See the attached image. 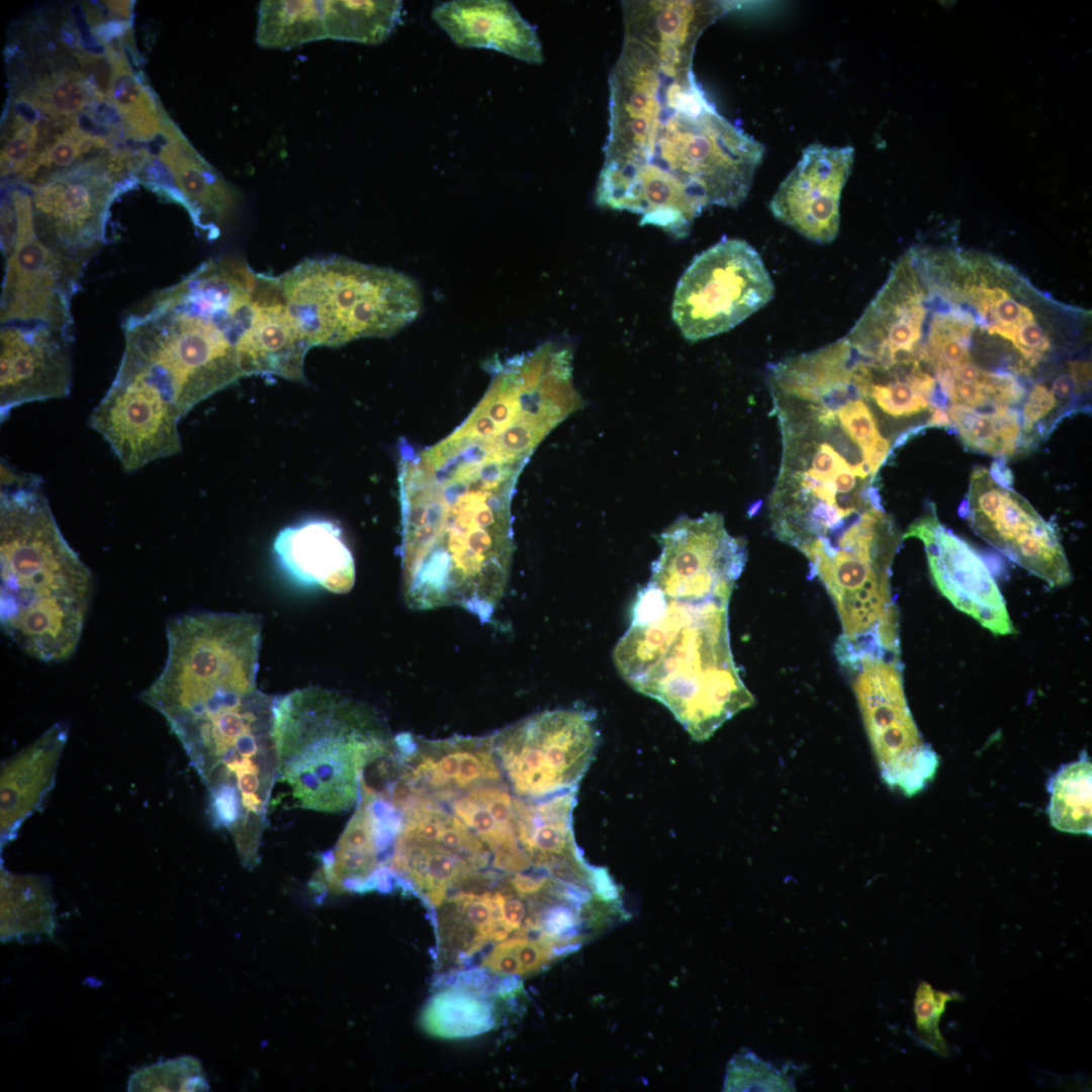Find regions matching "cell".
I'll use <instances>...</instances> for the list:
<instances>
[{"mask_svg": "<svg viewBox=\"0 0 1092 1092\" xmlns=\"http://www.w3.org/2000/svg\"><path fill=\"white\" fill-rule=\"evenodd\" d=\"M967 504L972 529L1009 559L1052 587L1071 581L1055 528L1021 495L995 483L986 468L974 469Z\"/></svg>", "mask_w": 1092, "mask_h": 1092, "instance_id": "cell-15", "label": "cell"}, {"mask_svg": "<svg viewBox=\"0 0 1092 1092\" xmlns=\"http://www.w3.org/2000/svg\"><path fill=\"white\" fill-rule=\"evenodd\" d=\"M255 323L242 354L247 376H278L304 382L310 349L287 307L277 276L265 275Z\"/></svg>", "mask_w": 1092, "mask_h": 1092, "instance_id": "cell-24", "label": "cell"}, {"mask_svg": "<svg viewBox=\"0 0 1092 1092\" xmlns=\"http://www.w3.org/2000/svg\"><path fill=\"white\" fill-rule=\"evenodd\" d=\"M129 161L125 153H104L26 186L40 241L62 257L87 263L105 242L113 200L138 182Z\"/></svg>", "mask_w": 1092, "mask_h": 1092, "instance_id": "cell-11", "label": "cell"}, {"mask_svg": "<svg viewBox=\"0 0 1092 1092\" xmlns=\"http://www.w3.org/2000/svg\"><path fill=\"white\" fill-rule=\"evenodd\" d=\"M0 891L2 941L54 934L55 903L47 878L14 874L2 868Z\"/></svg>", "mask_w": 1092, "mask_h": 1092, "instance_id": "cell-29", "label": "cell"}, {"mask_svg": "<svg viewBox=\"0 0 1092 1092\" xmlns=\"http://www.w3.org/2000/svg\"><path fill=\"white\" fill-rule=\"evenodd\" d=\"M853 160L850 146H808L769 202L774 216L810 241H834L839 232L841 192Z\"/></svg>", "mask_w": 1092, "mask_h": 1092, "instance_id": "cell-18", "label": "cell"}, {"mask_svg": "<svg viewBox=\"0 0 1092 1092\" xmlns=\"http://www.w3.org/2000/svg\"><path fill=\"white\" fill-rule=\"evenodd\" d=\"M491 1004L476 991L466 987H450L436 993L421 1015L422 1027L431 1035L446 1038H465L492 1028Z\"/></svg>", "mask_w": 1092, "mask_h": 1092, "instance_id": "cell-31", "label": "cell"}, {"mask_svg": "<svg viewBox=\"0 0 1092 1092\" xmlns=\"http://www.w3.org/2000/svg\"><path fill=\"white\" fill-rule=\"evenodd\" d=\"M945 412L959 431L963 443L977 452L1009 457L1019 452L1021 412L1005 406L991 415L949 404Z\"/></svg>", "mask_w": 1092, "mask_h": 1092, "instance_id": "cell-32", "label": "cell"}, {"mask_svg": "<svg viewBox=\"0 0 1092 1092\" xmlns=\"http://www.w3.org/2000/svg\"><path fill=\"white\" fill-rule=\"evenodd\" d=\"M922 541L929 570L941 595L996 635L1014 632L1003 596L985 561L945 529L932 510L912 523L903 539Z\"/></svg>", "mask_w": 1092, "mask_h": 1092, "instance_id": "cell-17", "label": "cell"}, {"mask_svg": "<svg viewBox=\"0 0 1092 1092\" xmlns=\"http://www.w3.org/2000/svg\"><path fill=\"white\" fill-rule=\"evenodd\" d=\"M73 329L1 324L0 415L23 403L66 397L73 382Z\"/></svg>", "mask_w": 1092, "mask_h": 1092, "instance_id": "cell-16", "label": "cell"}, {"mask_svg": "<svg viewBox=\"0 0 1092 1092\" xmlns=\"http://www.w3.org/2000/svg\"><path fill=\"white\" fill-rule=\"evenodd\" d=\"M324 1L269 0L258 8L256 41L266 49H290L324 39Z\"/></svg>", "mask_w": 1092, "mask_h": 1092, "instance_id": "cell-30", "label": "cell"}, {"mask_svg": "<svg viewBox=\"0 0 1092 1092\" xmlns=\"http://www.w3.org/2000/svg\"><path fill=\"white\" fill-rule=\"evenodd\" d=\"M661 551L648 584L677 601L729 602L747 560L745 542L730 535L723 517H679L658 536Z\"/></svg>", "mask_w": 1092, "mask_h": 1092, "instance_id": "cell-14", "label": "cell"}, {"mask_svg": "<svg viewBox=\"0 0 1092 1092\" xmlns=\"http://www.w3.org/2000/svg\"><path fill=\"white\" fill-rule=\"evenodd\" d=\"M164 667L141 695L160 713L208 791L266 798L278 776L276 698L257 686L262 622L196 612L167 625Z\"/></svg>", "mask_w": 1092, "mask_h": 1092, "instance_id": "cell-3", "label": "cell"}, {"mask_svg": "<svg viewBox=\"0 0 1092 1092\" xmlns=\"http://www.w3.org/2000/svg\"><path fill=\"white\" fill-rule=\"evenodd\" d=\"M273 736L291 807L326 813L357 804L365 767L393 738L368 706L316 687L276 698Z\"/></svg>", "mask_w": 1092, "mask_h": 1092, "instance_id": "cell-7", "label": "cell"}, {"mask_svg": "<svg viewBox=\"0 0 1092 1092\" xmlns=\"http://www.w3.org/2000/svg\"><path fill=\"white\" fill-rule=\"evenodd\" d=\"M609 85L600 206L685 238L708 206L747 197L764 147L718 113L691 66L641 49L617 61Z\"/></svg>", "mask_w": 1092, "mask_h": 1092, "instance_id": "cell-1", "label": "cell"}, {"mask_svg": "<svg viewBox=\"0 0 1092 1092\" xmlns=\"http://www.w3.org/2000/svg\"><path fill=\"white\" fill-rule=\"evenodd\" d=\"M264 276L240 259H210L133 305L122 320L124 351L114 379L138 384L182 418L246 377L241 353Z\"/></svg>", "mask_w": 1092, "mask_h": 1092, "instance_id": "cell-4", "label": "cell"}, {"mask_svg": "<svg viewBox=\"0 0 1092 1092\" xmlns=\"http://www.w3.org/2000/svg\"><path fill=\"white\" fill-rule=\"evenodd\" d=\"M394 742L398 779L414 796L447 801L481 784L505 781L490 735L430 740L400 733Z\"/></svg>", "mask_w": 1092, "mask_h": 1092, "instance_id": "cell-20", "label": "cell"}, {"mask_svg": "<svg viewBox=\"0 0 1092 1092\" xmlns=\"http://www.w3.org/2000/svg\"><path fill=\"white\" fill-rule=\"evenodd\" d=\"M529 459L498 427L463 423L416 450L399 443L401 576L413 610L491 621L515 550L512 500Z\"/></svg>", "mask_w": 1092, "mask_h": 1092, "instance_id": "cell-2", "label": "cell"}, {"mask_svg": "<svg viewBox=\"0 0 1092 1092\" xmlns=\"http://www.w3.org/2000/svg\"><path fill=\"white\" fill-rule=\"evenodd\" d=\"M277 279L310 348L393 336L419 316L423 304L408 275L340 256L306 259Z\"/></svg>", "mask_w": 1092, "mask_h": 1092, "instance_id": "cell-8", "label": "cell"}, {"mask_svg": "<svg viewBox=\"0 0 1092 1092\" xmlns=\"http://www.w3.org/2000/svg\"><path fill=\"white\" fill-rule=\"evenodd\" d=\"M1052 825L1064 832L1091 834V761L1084 754L1062 766L1049 784Z\"/></svg>", "mask_w": 1092, "mask_h": 1092, "instance_id": "cell-33", "label": "cell"}, {"mask_svg": "<svg viewBox=\"0 0 1092 1092\" xmlns=\"http://www.w3.org/2000/svg\"><path fill=\"white\" fill-rule=\"evenodd\" d=\"M140 182L188 212L199 235L217 239L238 201L234 187L188 143L172 120Z\"/></svg>", "mask_w": 1092, "mask_h": 1092, "instance_id": "cell-19", "label": "cell"}, {"mask_svg": "<svg viewBox=\"0 0 1092 1092\" xmlns=\"http://www.w3.org/2000/svg\"><path fill=\"white\" fill-rule=\"evenodd\" d=\"M930 417L925 424L926 428L939 427L950 428L953 427L945 411L939 408H933L930 412Z\"/></svg>", "mask_w": 1092, "mask_h": 1092, "instance_id": "cell-38", "label": "cell"}, {"mask_svg": "<svg viewBox=\"0 0 1092 1092\" xmlns=\"http://www.w3.org/2000/svg\"><path fill=\"white\" fill-rule=\"evenodd\" d=\"M490 736L512 793L540 800L577 787L595 757L600 731L590 711L564 708L533 714Z\"/></svg>", "mask_w": 1092, "mask_h": 1092, "instance_id": "cell-10", "label": "cell"}, {"mask_svg": "<svg viewBox=\"0 0 1092 1092\" xmlns=\"http://www.w3.org/2000/svg\"><path fill=\"white\" fill-rule=\"evenodd\" d=\"M835 654L851 680L882 779L906 796L917 794L932 780L938 762L908 707L900 653L835 646Z\"/></svg>", "mask_w": 1092, "mask_h": 1092, "instance_id": "cell-9", "label": "cell"}, {"mask_svg": "<svg viewBox=\"0 0 1092 1092\" xmlns=\"http://www.w3.org/2000/svg\"><path fill=\"white\" fill-rule=\"evenodd\" d=\"M199 1063L190 1057H180L144 1067L128 1080V1091H196L207 1090Z\"/></svg>", "mask_w": 1092, "mask_h": 1092, "instance_id": "cell-34", "label": "cell"}, {"mask_svg": "<svg viewBox=\"0 0 1092 1092\" xmlns=\"http://www.w3.org/2000/svg\"><path fill=\"white\" fill-rule=\"evenodd\" d=\"M732 7L722 1H624V34L695 53L703 32Z\"/></svg>", "mask_w": 1092, "mask_h": 1092, "instance_id": "cell-26", "label": "cell"}, {"mask_svg": "<svg viewBox=\"0 0 1092 1092\" xmlns=\"http://www.w3.org/2000/svg\"><path fill=\"white\" fill-rule=\"evenodd\" d=\"M988 472L993 481L1003 488H1008L1013 483V474L1003 459L993 461Z\"/></svg>", "mask_w": 1092, "mask_h": 1092, "instance_id": "cell-37", "label": "cell"}, {"mask_svg": "<svg viewBox=\"0 0 1092 1092\" xmlns=\"http://www.w3.org/2000/svg\"><path fill=\"white\" fill-rule=\"evenodd\" d=\"M724 1088L726 1091H790L794 1085L771 1064L745 1052L729 1063Z\"/></svg>", "mask_w": 1092, "mask_h": 1092, "instance_id": "cell-36", "label": "cell"}, {"mask_svg": "<svg viewBox=\"0 0 1092 1092\" xmlns=\"http://www.w3.org/2000/svg\"><path fill=\"white\" fill-rule=\"evenodd\" d=\"M281 564L298 580L334 594H346L355 583V562L340 528L329 521L287 527L274 541Z\"/></svg>", "mask_w": 1092, "mask_h": 1092, "instance_id": "cell-25", "label": "cell"}, {"mask_svg": "<svg viewBox=\"0 0 1092 1092\" xmlns=\"http://www.w3.org/2000/svg\"><path fill=\"white\" fill-rule=\"evenodd\" d=\"M576 793L577 788L540 800L516 796L514 830L532 868L600 896L607 872L588 866L574 840Z\"/></svg>", "mask_w": 1092, "mask_h": 1092, "instance_id": "cell-21", "label": "cell"}, {"mask_svg": "<svg viewBox=\"0 0 1092 1092\" xmlns=\"http://www.w3.org/2000/svg\"><path fill=\"white\" fill-rule=\"evenodd\" d=\"M90 569L64 538L35 475L1 480V629L26 655L47 663L70 659L92 595Z\"/></svg>", "mask_w": 1092, "mask_h": 1092, "instance_id": "cell-6", "label": "cell"}, {"mask_svg": "<svg viewBox=\"0 0 1092 1092\" xmlns=\"http://www.w3.org/2000/svg\"><path fill=\"white\" fill-rule=\"evenodd\" d=\"M432 18L460 48L493 50L530 64L543 62L536 28L509 1H446L433 8Z\"/></svg>", "mask_w": 1092, "mask_h": 1092, "instance_id": "cell-22", "label": "cell"}, {"mask_svg": "<svg viewBox=\"0 0 1092 1092\" xmlns=\"http://www.w3.org/2000/svg\"><path fill=\"white\" fill-rule=\"evenodd\" d=\"M728 604L672 600L647 583L613 653L622 677L664 705L697 741L754 703L733 659Z\"/></svg>", "mask_w": 1092, "mask_h": 1092, "instance_id": "cell-5", "label": "cell"}, {"mask_svg": "<svg viewBox=\"0 0 1092 1092\" xmlns=\"http://www.w3.org/2000/svg\"><path fill=\"white\" fill-rule=\"evenodd\" d=\"M962 998L960 993L935 990L928 982L920 981L914 995L913 1013L920 1040L939 1057L948 1056V1045L939 1023L951 1001Z\"/></svg>", "mask_w": 1092, "mask_h": 1092, "instance_id": "cell-35", "label": "cell"}, {"mask_svg": "<svg viewBox=\"0 0 1092 1092\" xmlns=\"http://www.w3.org/2000/svg\"><path fill=\"white\" fill-rule=\"evenodd\" d=\"M131 30L114 36L109 44L114 78L111 101L122 121L125 139L136 152L140 144L160 138L169 119L151 89L134 72L125 54Z\"/></svg>", "mask_w": 1092, "mask_h": 1092, "instance_id": "cell-28", "label": "cell"}, {"mask_svg": "<svg viewBox=\"0 0 1092 1092\" xmlns=\"http://www.w3.org/2000/svg\"><path fill=\"white\" fill-rule=\"evenodd\" d=\"M16 217L12 248L4 255L1 324H42L73 329L72 300L86 263L62 257L37 237L25 187H9Z\"/></svg>", "mask_w": 1092, "mask_h": 1092, "instance_id": "cell-13", "label": "cell"}, {"mask_svg": "<svg viewBox=\"0 0 1092 1092\" xmlns=\"http://www.w3.org/2000/svg\"><path fill=\"white\" fill-rule=\"evenodd\" d=\"M436 912L438 959L459 965L493 941L498 907L491 889L448 895Z\"/></svg>", "mask_w": 1092, "mask_h": 1092, "instance_id": "cell-27", "label": "cell"}, {"mask_svg": "<svg viewBox=\"0 0 1092 1092\" xmlns=\"http://www.w3.org/2000/svg\"><path fill=\"white\" fill-rule=\"evenodd\" d=\"M69 729L58 722L6 759L0 775L1 849L13 841L23 823L41 809L56 781Z\"/></svg>", "mask_w": 1092, "mask_h": 1092, "instance_id": "cell-23", "label": "cell"}, {"mask_svg": "<svg viewBox=\"0 0 1092 1092\" xmlns=\"http://www.w3.org/2000/svg\"><path fill=\"white\" fill-rule=\"evenodd\" d=\"M774 294L758 252L744 240L723 238L697 255L681 274L671 316L686 340L698 342L733 329Z\"/></svg>", "mask_w": 1092, "mask_h": 1092, "instance_id": "cell-12", "label": "cell"}]
</instances>
